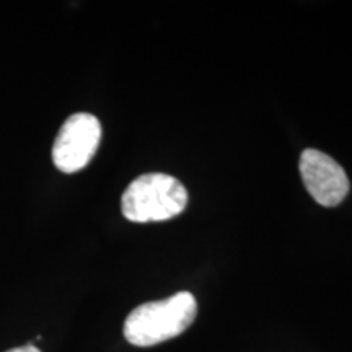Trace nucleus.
Instances as JSON below:
<instances>
[{
  "instance_id": "4",
  "label": "nucleus",
  "mask_w": 352,
  "mask_h": 352,
  "mask_svg": "<svg viewBox=\"0 0 352 352\" xmlns=\"http://www.w3.org/2000/svg\"><path fill=\"white\" fill-rule=\"evenodd\" d=\"M298 170L307 191L320 206L334 208L346 199L351 188L349 178L333 157L316 148H307L300 155Z\"/></svg>"
},
{
  "instance_id": "1",
  "label": "nucleus",
  "mask_w": 352,
  "mask_h": 352,
  "mask_svg": "<svg viewBox=\"0 0 352 352\" xmlns=\"http://www.w3.org/2000/svg\"><path fill=\"white\" fill-rule=\"evenodd\" d=\"M196 315L197 302L189 292H178L165 300L142 303L126 318L124 338L129 344L138 347L160 344L186 331Z\"/></svg>"
},
{
  "instance_id": "2",
  "label": "nucleus",
  "mask_w": 352,
  "mask_h": 352,
  "mask_svg": "<svg viewBox=\"0 0 352 352\" xmlns=\"http://www.w3.org/2000/svg\"><path fill=\"white\" fill-rule=\"evenodd\" d=\"M188 206V191L175 176L145 173L126 188L121 210L135 223L164 222L182 214Z\"/></svg>"
},
{
  "instance_id": "3",
  "label": "nucleus",
  "mask_w": 352,
  "mask_h": 352,
  "mask_svg": "<svg viewBox=\"0 0 352 352\" xmlns=\"http://www.w3.org/2000/svg\"><path fill=\"white\" fill-rule=\"evenodd\" d=\"M101 139L98 118L76 113L64 122L52 145V162L63 173H77L90 164Z\"/></svg>"
},
{
  "instance_id": "5",
  "label": "nucleus",
  "mask_w": 352,
  "mask_h": 352,
  "mask_svg": "<svg viewBox=\"0 0 352 352\" xmlns=\"http://www.w3.org/2000/svg\"><path fill=\"white\" fill-rule=\"evenodd\" d=\"M7 352H41L38 349V347H34L33 344H28V346H21V347H15V349H10Z\"/></svg>"
}]
</instances>
